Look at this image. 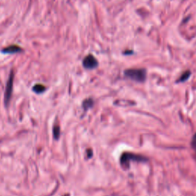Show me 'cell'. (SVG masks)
<instances>
[{
	"instance_id": "10",
	"label": "cell",
	"mask_w": 196,
	"mask_h": 196,
	"mask_svg": "<svg viewBox=\"0 0 196 196\" xmlns=\"http://www.w3.org/2000/svg\"><path fill=\"white\" fill-rule=\"evenodd\" d=\"M53 133H54V137H55V139H58L59 138V136H60V128L59 126H56L54 127L53 129Z\"/></svg>"
},
{
	"instance_id": "11",
	"label": "cell",
	"mask_w": 196,
	"mask_h": 196,
	"mask_svg": "<svg viewBox=\"0 0 196 196\" xmlns=\"http://www.w3.org/2000/svg\"><path fill=\"white\" fill-rule=\"evenodd\" d=\"M131 53H133L132 51H126V52H124V54H126V55H127V54H131Z\"/></svg>"
},
{
	"instance_id": "6",
	"label": "cell",
	"mask_w": 196,
	"mask_h": 196,
	"mask_svg": "<svg viewBox=\"0 0 196 196\" xmlns=\"http://www.w3.org/2000/svg\"><path fill=\"white\" fill-rule=\"evenodd\" d=\"M190 76H191V71H185L184 73L182 74L181 77L177 80L176 82L177 83H181V82L186 81V80L189 78Z\"/></svg>"
},
{
	"instance_id": "5",
	"label": "cell",
	"mask_w": 196,
	"mask_h": 196,
	"mask_svg": "<svg viewBox=\"0 0 196 196\" xmlns=\"http://www.w3.org/2000/svg\"><path fill=\"white\" fill-rule=\"evenodd\" d=\"M22 51H23L22 48L21 47L18 46V45H12L2 48V52H3V53L5 54H16V53H19V52H22Z\"/></svg>"
},
{
	"instance_id": "4",
	"label": "cell",
	"mask_w": 196,
	"mask_h": 196,
	"mask_svg": "<svg viewBox=\"0 0 196 196\" xmlns=\"http://www.w3.org/2000/svg\"><path fill=\"white\" fill-rule=\"evenodd\" d=\"M83 65L86 69H94L98 66V61L96 59L95 57L93 56L92 55H87L83 60Z\"/></svg>"
},
{
	"instance_id": "7",
	"label": "cell",
	"mask_w": 196,
	"mask_h": 196,
	"mask_svg": "<svg viewBox=\"0 0 196 196\" xmlns=\"http://www.w3.org/2000/svg\"><path fill=\"white\" fill-rule=\"evenodd\" d=\"M45 87L42 84H35L33 87V91L37 94H41L45 91Z\"/></svg>"
},
{
	"instance_id": "2",
	"label": "cell",
	"mask_w": 196,
	"mask_h": 196,
	"mask_svg": "<svg viewBox=\"0 0 196 196\" xmlns=\"http://www.w3.org/2000/svg\"><path fill=\"white\" fill-rule=\"evenodd\" d=\"M124 75L128 78L140 83L144 82L146 79V70L142 68L127 69L124 71Z\"/></svg>"
},
{
	"instance_id": "3",
	"label": "cell",
	"mask_w": 196,
	"mask_h": 196,
	"mask_svg": "<svg viewBox=\"0 0 196 196\" xmlns=\"http://www.w3.org/2000/svg\"><path fill=\"white\" fill-rule=\"evenodd\" d=\"M13 79H14V74L13 71H11L10 75H9V80H8L7 84H6V92H5V103L7 105L8 103L10 100L11 96H12V86H13Z\"/></svg>"
},
{
	"instance_id": "8",
	"label": "cell",
	"mask_w": 196,
	"mask_h": 196,
	"mask_svg": "<svg viewBox=\"0 0 196 196\" xmlns=\"http://www.w3.org/2000/svg\"><path fill=\"white\" fill-rule=\"evenodd\" d=\"M93 104H94L93 100H91V99L86 100H85L84 102L83 103V107L84 108V110H87V109H88V108H90V107H92Z\"/></svg>"
},
{
	"instance_id": "9",
	"label": "cell",
	"mask_w": 196,
	"mask_h": 196,
	"mask_svg": "<svg viewBox=\"0 0 196 196\" xmlns=\"http://www.w3.org/2000/svg\"><path fill=\"white\" fill-rule=\"evenodd\" d=\"M191 146H192V149H193L194 153H195V156L196 159V133L192 137V141H191Z\"/></svg>"
},
{
	"instance_id": "1",
	"label": "cell",
	"mask_w": 196,
	"mask_h": 196,
	"mask_svg": "<svg viewBox=\"0 0 196 196\" xmlns=\"http://www.w3.org/2000/svg\"><path fill=\"white\" fill-rule=\"evenodd\" d=\"M131 161H136V162H146L148 159L145 156L141 155L135 154L132 153H123L120 157V164L121 166L124 169H127L129 168V164Z\"/></svg>"
}]
</instances>
